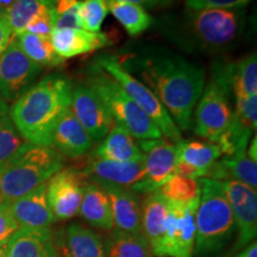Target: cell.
<instances>
[{
  "instance_id": "cell-15",
  "label": "cell",
  "mask_w": 257,
  "mask_h": 257,
  "mask_svg": "<svg viewBox=\"0 0 257 257\" xmlns=\"http://www.w3.org/2000/svg\"><path fill=\"white\" fill-rule=\"evenodd\" d=\"M111 202L114 227L131 233H142V204L140 198L130 188L98 181Z\"/></svg>"
},
{
  "instance_id": "cell-36",
  "label": "cell",
  "mask_w": 257,
  "mask_h": 257,
  "mask_svg": "<svg viewBox=\"0 0 257 257\" xmlns=\"http://www.w3.org/2000/svg\"><path fill=\"white\" fill-rule=\"evenodd\" d=\"M55 9L46 10L32 19L25 31L40 37L50 38L51 32L54 30V24H55Z\"/></svg>"
},
{
  "instance_id": "cell-7",
  "label": "cell",
  "mask_w": 257,
  "mask_h": 257,
  "mask_svg": "<svg viewBox=\"0 0 257 257\" xmlns=\"http://www.w3.org/2000/svg\"><path fill=\"white\" fill-rule=\"evenodd\" d=\"M232 91L226 74L221 66L216 63L212 70L211 81L195 106L194 131L198 136L216 143L231 123L233 108L231 99Z\"/></svg>"
},
{
  "instance_id": "cell-41",
  "label": "cell",
  "mask_w": 257,
  "mask_h": 257,
  "mask_svg": "<svg viewBox=\"0 0 257 257\" xmlns=\"http://www.w3.org/2000/svg\"><path fill=\"white\" fill-rule=\"evenodd\" d=\"M119 2H126V3H133V4L144 6V8H162V6H166L170 4L173 0H119Z\"/></svg>"
},
{
  "instance_id": "cell-30",
  "label": "cell",
  "mask_w": 257,
  "mask_h": 257,
  "mask_svg": "<svg viewBox=\"0 0 257 257\" xmlns=\"http://www.w3.org/2000/svg\"><path fill=\"white\" fill-rule=\"evenodd\" d=\"M16 40L25 55L41 67H57L64 62L62 57L56 54L50 38L40 37L24 31L17 35Z\"/></svg>"
},
{
  "instance_id": "cell-21",
  "label": "cell",
  "mask_w": 257,
  "mask_h": 257,
  "mask_svg": "<svg viewBox=\"0 0 257 257\" xmlns=\"http://www.w3.org/2000/svg\"><path fill=\"white\" fill-rule=\"evenodd\" d=\"M6 257H60L50 229H19L5 246Z\"/></svg>"
},
{
  "instance_id": "cell-31",
  "label": "cell",
  "mask_w": 257,
  "mask_h": 257,
  "mask_svg": "<svg viewBox=\"0 0 257 257\" xmlns=\"http://www.w3.org/2000/svg\"><path fill=\"white\" fill-rule=\"evenodd\" d=\"M55 9V0H15L6 12L10 27L14 34L17 35L25 31L28 24L46 10Z\"/></svg>"
},
{
  "instance_id": "cell-29",
  "label": "cell",
  "mask_w": 257,
  "mask_h": 257,
  "mask_svg": "<svg viewBox=\"0 0 257 257\" xmlns=\"http://www.w3.org/2000/svg\"><path fill=\"white\" fill-rule=\"evenodd\" d=\"M113 17L121 24L130 36L136 37L153 25V18L144 8L133 3L106 0Z\"/></svg>"
},
{
  "instance_id": "cell-45",
  "label": "cell",
  "mask_w": 257,
  "mask_h": 257,
  "mask_svg": "<svg viewBox=\"0 0 257 257\" xmlns=\"http://www.w3.org/2000/svg\"><path fill=\"white\" fill-rule=\"evenodd\" d=\"M15 0H0V5L4 6L5 9H9L10 6L12 5V3H14Z\"/></svg>"
},
{
  "instance_id": "cell-12",
  "label": "cell",
  "mask_w": 257,
  "mask_h": 257,
  "mask_svg": "<svg viewBox=\"0 0 257 257\" xmlns=\"http://www.w3.org/2000/svg\"><path fill=\"white\" fill-rule=\"evenodd\" d=\"M85 173L62 168L47 181V200L55 220H68L78 214L86 185Z\"/></svg>"
},
{
  "instance_id": "cell-23",
  "label": "cell",
  "mask_w": 257,
  "mask_h": 257,
  "mask_svg": "<svg viewBox=\"0 0 257 257\" xmlns=\"http://www.w3.org/2000/svg\"><path fill=\"white\" fill-rule=\"evenodd\" d=\"M78 213L93 227L104 231L113 230L110 199L96 182H86Z\"/></svg>"
},
{
  "instance_id": "cell-18",
  "label": "cell",
  "mask_w": 257,
  "mask_h": 257,
  "mask_svg": "<svg viewBox=\"0 0 257 257\" xmlns=\"http://www.w3.org/2000/svg\"><path fill=\"white\" fill-rule=\"evenodd\" d=\"M83 173L92 176L94 181L110 182L131 189L144 176V156L131 162H113L91 156Z\"/></svg>"
},
{
  "instance_id": "cell-3",
  "label": "cell",
  "mask_w": 257,
  "mask_h": 257,
  "mask_svg": "<svg viewBox=\"0 0 257 257\" xmlns=\"http://www.w3.org/2000/svg\"><path fill=\"white\" fill-rule=\"evenodd\" d=\"M244 25V8L187 9L178 23L169 25L167 34L185 50L218 53L237 43L243 35Z\"/></svg>"
},
{
  "instance_id": "cell-26",
  "label": "cell",
  "mask_w": 257,
  "mask_h": 257,
  "mask_svg": "<svg viewBox=\"0 0 257 257\" xmlns=\"http://www.w3.org/2000/svg\"><path fill=\"white\" fill-rule=\"evenodd\" d=\"M178 162L191 167L198 179L205 178L213 163L220 159L221 153L217 144L199 141H181L176 144Z\"/></svg>"
},
{
  "instance_id": "cell-2",
  "label": "cell",
  "mask_w": 257,
  "mask_h": 257,
  "mask_svg": "<svg viewBox=\"0 0 257 257\" xmlns=\"http://www.w3.org/2000/svg\"><path fill=\"white\" fill-rule=\"evenodd\" d=\"M70 101L69 80L61 74H49L19 96L9 113L27 142L51 147L54 128L64 112L70 108Z\"/></svg>"
},
{
  "instance_id": "cell-27",
  "label": "cell",
  "mask_w": 257,
  "mask_h": 257,
  "mask_svg": "<svg viewBox=\"0 0 257 257\" xmlns=\"http://www.w3.org/2000/svg\"><path fill=\"white\" fill-rule=\"evenodd\" d=\"M227 76L234 100L257 94V56L255 53L232 63H226Z\"/></svg>"
},
{
  "instance_id": "cell-11",
  "label": "cell",
  "mask_w": 257,
  "mask_h": 257,
  "mask_svg": "<svg viewBox=\"0 0 257 257\" xmlns=\"http://www.w3.org/2000/svg\"><path fill=\"white\" fill-rule=\"evenodd\" d=\"M138 146L144 156V176L131 191L135 193H152L159 191L161 186L175 174L178 165L176 147L169 141H140Z\"/></svg>"
},
{
  "instance_id": "cell-17",
  "label": "cell",
  "mask_w": 257,
  "mask_h": 257,
  "mask_svg": "<svg viewBox=\"0 0 257 257\" xmlns=\"http://www.w3.org/2000/svg\"><path fill=\"white\" fill-rule=\"evenodd\" d=\"M50 42L57 55L63 60L93 53L111 44L110 38L105 34L83 29H54Z\"/></svg>"
},
{
  "instance_id": "cell-25",
  "label": "cell",
  "mask_w": 257,
  "mask_h": 257,
  "mask_svg": "<svg viewBox=\"0 0 257 257\" xmlns=\"http://www.w3.org/2000/svg\"><path fill=\"white\" fill-rule=\"evenodd\" d=\"M205 178L216 181L236 180L249 187H257V162L249 159L246 153L236 156H224L213 163Z\"/></svg>"
},
{
  "instance_id": "cell-28",
  "label": "cell",
  "mask_w": 257,
  "mask_h": 257,
  "mask_svg": "<svg viewBox=\"0 0 257 257\" xmlns=\"http://www.w3.org/2000/svg\"><path fill=\"white\" fill-rule=\"evenodd\" d=\"M106 257H154L143 233L114 229L104 242Z\"/></svg>"
},
{
  "instance_id": "cell-4",
  "label": "cell",
  "mask_w": 257,
  "mask_h": 257,
  "mask_svg": "<svg viewBox=\"0 0 257 257\" xmlns=\"http://www.w3.org/2000/svg\"><path fill=\"white\" fill-rule=\"evenodd\" d=\"M200 199L195 211L193 256L210 257L220 252L236 232L233 214L220 181L199 179Z\"/></svg>"
},
{
  "instance_id": "cell-8",
  "label": "cell",
  "mask_w": 257,
  "mask_h": 257,
  "mask_svg": "<svg viewBox=\"0 0 257 257\" xmlns=\"http://www.w3.org/2000/svg\"><path fill=\"white\" fill-rule=\"evenodd\" d=\"M93 63H95L99 68L119 83L125 93L140 106L141 110L152 118V120L162 133L163 137L169 138L172 142L175 143L181 142V131L167 112L165 106L161 104L159 98L154 94L152 89L121 66L118 57L113 55H100L96 57L95 62Z\"/></svg>"
},
{
  "instance_id": "cell-24",
  "label": "cell",
  "mask_w": 257,
  "mask_h": 257,
  "mask_svg": "<svg viewBox=\"0 0 257 257\" xmlns=\"http://www.w3.org/2000/svg\"><path fill=\"white\" fill-rule=\"evenodd\" d=\"M60 257H106L104 242L98 232L79 223L69 224L64 232Z\"/></svg>"
},
{
  "instance_id": "cell-22",
  "label": "cell",
  "mask_w": 257,
  "mask_h": 257,
  "mask_svg": "<svg viewBox=\"0 0 257 257\" xmlns=\"http://www.w3.org/2000/svg\"><path fill=\"white\" fill-rule=\"evenodd\" d=\"M92 156L113 162H131L142 159L143 153L136 138L123 126L114 124L95 148Z\"/></svg>"
},
{
  "instance_id": "cell-47",
  "label": "cell",
  "mask_w": 257,
  "mask_h": 257,
  "mask_svg": "<svg viewBox=\"0 0 257 257\" xmlns=\"http://www.w3.org/2000/svg\"><path fill=\"white\" fill-rule=\"evenodd\" d=\"M0 257H6L5 248H0Z\"/></svg>"
},
{
  "instance_id": "cell-9",
  "label": "cell",
  "mask_w": 257,
  "mask_h": 257,
  "mask_svg": "<svg viewBox=\"0 0 257 257\" xmlns=\"http://www.w3.org/2000/svg\"><path fill=\"white\" fill-rule=\"evenodd\" d=\"M40 64L29 59L16 38L0 56V98L5 102L16 101L37 79Z\"/></svg>"
},
{
  "instance_id": "cell-14",
  "label": "cell",
  "mask_w": 257,
  "mask_h": 257,
  "mask_svg": "<svg viewBox=\"0 0 257 257\" xmlns=\"http://www.w3.org/2000/svg\"><path fill=\"white\" fill-rule=\"evenodd\" d=\"M70 110L93 142H100L114 125L104 101L87 83L72 88Z\"/></svg>"
},
{
  "instance_id": "cell-44",
  "label": "cell",
  "mask_w": 257,
  "mask_h": 257,
  "mask_svg": "<svg viewBox=\"0 0 257 257\" xmlns=\"http://www.w3.org/2000/svg\"><path fill=\"white\" fill-rule=\"evenodd\" d=\"M256 144H257V138H256V136H253V138H251V140H250L249 148H246V155H248L249 159H251L252 161H255V162H257Z\"/></svg>"
},
{
  "instance_id": "cell-10",
  "label": "cell",
  "mask_w": 257,
  "mask_h": 257,
  "mask_svg": "<svg viewBox=\"0 0 257 257\" xmlns=\"http://www.w3.org/2000/svg\"><path fill=\"white\" fill-rule=\"evenodd\" d=\"M220 182L232 211L237 232V238L234 240L233 246L227 253L232 255L256 240L257 194L256 189L236 180H226Z\"/></svg>"
},
{
  "instance_id": "cell-46",
  "label": "cell",
  "mask_w": 257,
  "mask_h": 257,
  "mask_svg": "<svg viewBox=\"0 0 257 257\" xmlns=\"http://www.w3.org/2000/svg\"><path fill=\"white\" fill-rule=\"evenodd\" d=\"M6 12H8V9H5L4 6L0 5V19L6 18Z\"/></svg>"
},
{
  "instance_id": "cell-33",
  "label": "cell",
  "mask_w": 257,
  "mask_h": 257,
  "mask_svg": "<svg viewBox=\"0 0 257 257\" xmlns=\"http://www.w3.org/2000/svg\"><path fill=\"white\" fill-rule=\"evenodd\" d=\"M22 144L21 135L12 123L8 105L0 98V175Z\"/></svg>"
},
{
  "instance_id": "cell-5",
  "label": "cell",
  "mask_w": 257,
  "mask_h": 257,
  "mask_svg": "<svg viewBox=\"0 0 257 257\" xmlns=\"http://www.w3.org/2000/svg\"><path fill=\"white\" fill-rule=\"evenodd\" d=\"M63 165V155L54 148L23 143L0 175V199L12 201L23 197L46 184Z\"/></svg>"
},
{
  "instance_id": "cell-20",
  "label": "cell",
  "mask_w": 257,
  "mask_h": 257,
  "mask_svg": "<svg viewBox=\"0 0 257 257\" xmlns=\"http://www.w3.org/2000/svg\"><path fill=\"white\" fill-rule=\"evenodd\" d=\"M93 141L85 127L80 124L70 108L57 121L51 137V147L61 155L78 159L91 149Z\"/></svg>"
},
{
  "instance_id": "cell-34",
  "label": "cell",
  "mask_w": 257,
  "mask_h": 257,
  "mask_svg": "<svg viewBox=\"0 0 257 257\" xmlns=\"http://www.w3.org/2000/svg\"><path fill=\"white\" fill-rule=\"evenodd\" d=\"M108 8L106 0H83L79 3V17L83 30L99 32Z\"/></svg>"
},
{
  "instance_id": "cell-19",
  "label": "cell",
  "mask_w": 257,
  "mask_h": 257,
  "mask_svg": "<svg viewBox=\"0 0 257 257\" xmlns=\"http://www.w3.org/2000/svg\"><path fill=\"white\" fill-rule=\"evenodd\" d=\"M168 212V202L159 191L149 193L144 199L142 204V233L152 248L154 257H166L163 243Z\"/></svg>"
},
{
  "instance_id": "cell-16",
  "label": "cell",
  "mask_w": 257,
  "mask_h": 257,
  "mask_svg": "<svg viewBox=\"0 0 257 257\" xmlns=\"http://www.w3.org/2000/svg\"><path fill=\"white\" fill-rule=\"evenodd\" d=\"M10 202L19 229H50L55 221L47 200V182Z\"/></svg>"
},
{
  "instance_id": "cell-37",
  "label": "cell",
  "mask_w": 257,
  "mask_h": 257,
  "mask_svg": "<svg viewBox=\"0 0 257 257\" xmlns=\"http://www.w3.org/2000/svg\"><path fill=\"white\" fill-rule=\"evenodd\" d=\"M234 115L243 120L244 123L248 124L256 131L257 125V94L250 95L245 99H237L234 101Z\"/></svg>"
},
{
  "instance_id": "cell-40",
  "label": "cell",
  "mask_w": 257,
  "mask_h": 257,
  "mask_svg": "<svg viewBox=\"0 0 257 257\" xmlns=\"http://www.w3.org/2000/svg\"><path fill=\"white\" fill-rule=\"evenodd\" d=\"M12 40H14V31L10 27L8 19H0V56L3 55Z\"/></svg>"
},
{
  "instance_id": "cell-43",
  "label": "cell",
  "mask_w": 257,
  "mask_h": 257,
  "mask_svg": "<svg viewBox=\"0 0 257 257\" xmlns=\"http://www.w3.org/2000/svg\"><path fill=\"white\" fill-rule=\"evenodd\" d=\"M78 4L79 0H55V16L64 14L68 10L75 8Z\"/></svg>"
},
{
  "instance_id": "cell-39",
  "label": "cell",
  "mask_w": 257,
  "mask_h": 257,
  "mask_svg": "<svg viewBox=\"0 0 257 257\" xmlns=\"http://www.w3.org/2000/svg\"><path fill=\"white\" fill-rule=\"evenodd\" d=\"M54 29H82L79 17V4L64 14L56 16Z\"/></svg>"
},
{
  "instance_id": "cell-38",
  "label": "cell",
  "mask_w": 257,
  "mask_h": 257,
  "mask_svg": "<svg viewBox=\"0 0 257 257\" xmlns=\"http://www.w3.org/2000/svg\"><path fill=\"white\" fill-rule=\"evenodd\" d=\"M252 0H185L189 10L202 9H239L245 8Z\"/></svg>"
},
{
  "instance_id": "cell-13",
  "label": "cell",
  "mask_w": 257,
  "mask_h": 257,
  "mask_svg": "<svg viewBox=\"0 0 257 257\" xmlns=\"http://www.w3.org/2000/svg\"><path fill=\"white\" fill-rule=\"evenodd\" d=\"M199 199L188 204H173L167 201L169 212L163 243L166 257H193L195 243V211Z\"/></svg>"
},
{
  "instance_id": "cell-32",
  "label": "cell",
  "mask_w": 257,
  "mask_h": 257,
  "mask_svg": "<svg viewBox=\"0 0 257 257\" xmlns=\"http://www.w3.org/2000/svg\"><path fill=\"white\" fill-rule=\"evenodd\" d=\"M159 192L166 201L173 204H188L200 198V186L198 179L186 178L174 174L161 186Z\"/></svg>"
},
{
  "instance_id": "cell-6",
  "label": "cell",
  "mask_w": 257,
  "mask_h": 257,
  "mask_svg": "<svg viewBox=\"0 0 257 257\" xmlns=\"http://www.w3.org/2000/svg\"><path fill=\"white\" fill-rule=\"evenodd\" d=\"M88 86L104 101L112 119L115 124L123 126L136 140H160L163 138L162 133L156 124L141 110L140 106L128 96L121 86L112 79L107 73L99 68L95 63L89 70Z\"/></svg>"
},
{
  "instance_id": "cell-42",
  "label": "cell",
  "mask_w": 257,
  "mask_h": 257,
  "mask_svg": "<svg viewBox=\"0 0 257 257\" xmlns=\"http://www.w3.org/2000/svg\"><path fill=\"white\" fill-rule=\"evenodd\" d=\"M226 257H257V243L253 240L248 245L244 246L239 251L232 253V255H226Z\"/></svg>"
},
{
  "instance_id": "cell-1",
  "label": "cell",
  "mask_w": 257,
  "mask_h": 257,
  "mask_svg": "<svg viewBox=\"0 0 257 257\" xmlns=\"http://www.w3.org/2000/svg\"><path fill=\"white\" fill-rule=\"evenodd\" d=\"M128 66L159 98L180 130H188L205 88V70L184 57L167 53L136 55L127 59L123 67Z\"/></svg>"
},
{
  "instance_id": "cell-35",
  "label": "cell",
  "mask_w": 257,
  "mask_h": 257,
  "mask_svg": "<svg viewBox=\"0 0 257 257\" xmlns=\"http://www.w3.org/2000/svg\"><path fill=\"white\" fill-rule=\"evenodd\" d=\"M19 230L11 210V202L0 199V248H5L12 236Z\"/></svg>"
}]
</instances>
